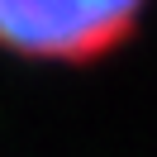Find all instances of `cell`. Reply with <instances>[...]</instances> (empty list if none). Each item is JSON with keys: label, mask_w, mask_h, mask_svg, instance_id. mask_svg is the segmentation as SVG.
I'll list each match as a JSON object with an SVG mask.
<instances>
[{"label": "cell", "mask_w": 157, "mask_h": 157, "mask_svg": "<svg viewBox=\"0 0 157 157\" xmlns=\"http://www.w3.org/2000/svg\"><path fill=\"white\" fill-rule=\"evenodd\" d=\"M152 0H0V48L29 62L81 67L114 52Z\"/></svg>", "instance_id": "6da1fadb"}]
</instances>
